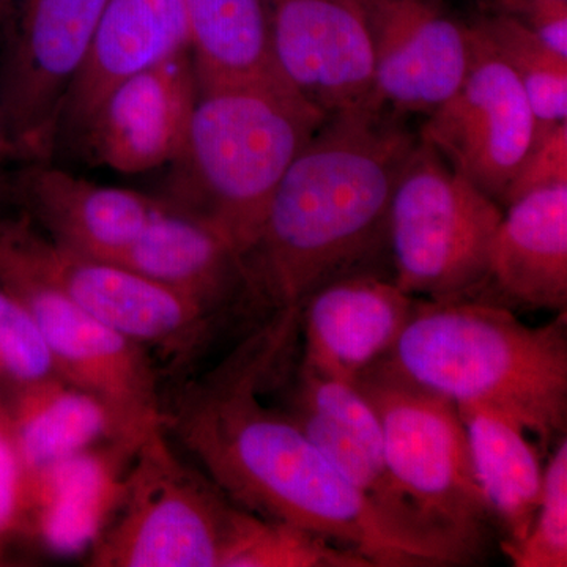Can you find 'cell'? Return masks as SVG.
Returning <instances> with one entry per match:
<instances>
[{"label":"cell","mask_w":567,"mask_h":567,"mask_svg":"<svg viewBox=\"0 0 567 567\" xmlns=\"http://www.w3.org/2000/svg\"><path fill=\"white\" fill-rule=\"evenodd\" d=\"M297 333V309L274 312L213 371L163 401L164 431L241 509L311 529L374 567L439 566L388 524L286 410L264 401Z\"/></svg>","instance_id":"obj_1"},{"label":"cell","mask_w":567,"mask_h":567,"mask_svg":"<svg viewBox=\"0 0 567 567\" xmlns=\"http://www.w3.org/2000/svg\"><path fill=\"white\" fill-rule=\"evenodd\" d=\"M417 142L388 107L324 117L276 186L246 254L251 301L289 311L333 279L377 274L394 185Z\"/></svg>","instance_id":"obj_2"},{"label":"cell","mask_w":567,"mask_h":567,"mask_svg":"<svg viewBox=\"0 0 567 567\" xmlns=\"http://www.w3.org/2000/svg\"><path fill=\"white\" fill-rule=\"evenodd\" d=\"M382 363L461 405L516 417L540 445L566 435L567 311L540 327L486 298H416Z\"/></svg>","instance_id":"obj_3"},{"label":"cell","mask_w":567,"mask_h":567,"mask_svg":"<svg viewBox=\"0 0 567 567\" xmlns=\"http://www.w3.org/2000/svg\"><path fill=\"white\" fill-rule=\"evenodd\" d=\"M323 121L284 82L199 89L159 196L215 227L245 262L276 186Z\"/></svg>","instance_id":"obj_4"},{"label":"cell","mask_w":567,"mask_h":567,"mask_svg":"<svg viewBox=\"0 0 567 567\" xmlns=\"http://www.w3.org/2000/svg\"><path fill=\"white\" fill-rule=\"evenodd\" d=\"M357 385L374 405L388 468L424 527L472 561L492 514L477 484L468 440L454 402L415 385L379 361Z\"/></svg>","instance_id":"obj_5"},{"label":"cell","mask_w":567,"mask_h":567,"mask_svg":"<svg viewBox=\"0 0 567 567\" xmlns=\"http://www.w3.org/2000/svg\"><path fill=\"white\" fill-rule=\"evenodd\" d=\"M240 513L203 470L182 461L162 425L137 446L89 566L223 567Z\"/></svg>","instance_id":"obj_6"},{"label":"cell","mask_w":567,"mask_h":567,"mask_svg":"<svg viewBox=\"0 0 567 567\" xmlns=\"http://www.w3.org/2000/svg\"><path fill=\"white\" fill-rule=\"evenodd\" d=\"M502 218V205L417 142L388 210L391 279L405 293L425 300L480 298Z\"/></svg>","instance_id":"obj_7"},{"label":"cell","mask_w":567,"mask_h":567,"mask_svg":"<svg viewBox=\"0 0 567 567\" xmlns=\"http://www.w3.org/2000/svg\"><path fill=\"white\" fill-rule=\"evenodd\" d=\"M0 284L31 312L58 375L99 395L134 431L163 425L153 354L59 289L22 251L10 216H0Z\"/></svg>","instance_id":"obj_8"},{"label":"cell","mask_w":567,"mask_h":567,"mask_svg":"<svg viewBox=\"0 0 567 567\" xmlns=\"http://www.w3.org/2000/svg\"><path fill=\"white\" fill-rule=\"evenodd\" d=\"M106 0H22L0 29V121L13 159L50 162L63 102Z\"/></svg>","instance_id":"obj_9"},{"label":"cell","mask_w":567,"mask_h":567,"mask_svg":"<svg viewBox=\"0 0 567 567\" xmlns=\"http://www.w3.org/2000/svg\"><path fill=\"white\" fill-rule=\"evenodd\" d=\"M13 226L25 256L74 303L175 368L192 364L223 322L130 268L54 244L24 215L13 218Z\"/></svg>","instance_id":"obj_10"},{"label":"cell","mask_w":567,"mask_h":567,"mask_svg":"<svg viewBox=\"0 0 567 567\" xmlns=\"http://www.w3.org/2000/svg\"><path fill=\"white\" fill-rule=\"evenodd\" d=\"M472 29L473 54L464 81L427 114L417 137L502 205L543 133L514 71Z\"/></svg>","instance_id":"obj_11"},{"label":"cell","mask_w":567,"mask_h":567,"mask_svg":"<svg viewBox=\"0 0 567 567\" xmlns=\"http://www.w3.org/2000/svg\"><path fill=\"white\" fill-rule=\"evenodd\" d=\"M284 357L275 372L286 385L279 406L399 535L427 551L439 566L461 565L462 559L424 527L395 486L388 468L382 424L357 382L324 375L303 363L284 368Z\"/></svg>","instance_id":"obj_12"},{"label":"cell","mask_w":567,"mask_h":567,"mask_svg":"<svg viewBox=\"0 0 567 567\" xmlns=\"http://www.w3.org/2000/svg\"><path fill=\"white\" fill-rule=\"evenodd\" d=\"M279 78L324 117L385 107L360 0H268Z\"/></svg>","instance_id":"obj_13"},{"label":"cell","mask_w":567,"mask_h":567,"mask_svg":"<svg viewBox=\"0 0 567 567\" xmlns=\"http://www.w3.org/2000/svg\"><path fill=\"white\" fill-rule=\"evenodd\" d=\"M374 52L375 91L395 114H431L461 87L473 29L436 0H360Z\"/></svg>","instance_id":"obj_14"},{"label":"cell","mask_w":567,"mask_h":567,"mask_svg":"<svg viewBox=\"0 0 567 567\" xmlns=\"http://www.w3.org/2000/svg\"><path fill=\"white\" fill-rule=\"evenodd\" d=\"M197 96L196 71L185 51L115 85L73 145L123 175L167 167L185 142Z\"/></svg>","instance_id":"obj_15"},{"label":"cell","mask_w":567,"mask_h":567,"mask_svg":"<svg viewBox=\"0 0 567 567\" xmlns=\"http://www.w3.org/2000/svg\"><path fill=\"white\" fill-rule=\"evenodd\" d=\"M9 197L54 244L106 262H115L167 207L162 196L99 185L51 162L24 163L9 178Z\"/></svg>","instance_id":"obj_16"},{"label":"cell","mask_w":567,"mask_h":567,"mask_svg":"<svg viewBox=\"0 0 567 567\" xmlns=\"http://www.w3.org/2000/svg\"><path fill=\"white\" fill-rule=\"evenodd\" d=\"M415 303L393 279L371 271L317 287L297 308L300 363L357 382L393 349Z\"/></svg>","instance_id":"obj_17"},{"label":"cell","mask_w":567,"mask_h":567,"mask_svg":"<svg viewBox=\"0 0 567 567\" xmlns=\"http://www.w3.org/2000/svg\"><path fill=\"white\" fill-rule=\"evenodd\" d=\"M189 51L185 0H106L91 50L63 102L54 151L73 145L122 81Z\"/></svg>","instance_id":"obj_18"},{"label":"cell","mask_w":567,"mask_h":567,"mask_svg":"<svg viewBox=\"0 0 567 567\" xmlns=\"http://www.w3.org/2000/svg\"><path fill=\"white\" fill-rule=\"evenodd\" d=\"M480 298L532 311L567 309V182L506 205Z\"/></svg>","instance_id":"obj_19"},{"label":"cell","mask_w":567,"mask_h":567,"mask_svg":"<svg viewBox=\"0 0 567 567\" xmlns=\"http://www.w3.org/2000/svg\"><path fill=\"white\" fill-rule=\"evenodd\" d=\"M142 440H111L28 475L24 532L54 554L87 551L117 509Z\"/></svg>","instance_id":"obj_20"},{"label":"cell","mask_w":567,"mask_h":567,"mask_svg":"<svg viewBox=\"0 0 567 567\" xmlns=\"http://www.w3.org/2000/svg\"><path fill=\"white\" fill-rule=\"evenodd\" d=\"M112 264L188 298L219 319L251 300L241 254L210 224L169 203Z\"/></svg>","instance_id":"obj_21"},{"label":"cell","mask_w":567,"mask_h":567,"mask_svg":"<svg viewBox=\"0 0 567 567\" xmlns=\"http://www.w3.org/2000/svg\"><path fill=\"white\" fill-rule=\"evenodd\" d=\"M3 409L28 475L104 442L153 431H134L99 395L58 374L11 388Z\"/></svg>","instance_id":"obj_22"},{"label":"cell","mask_w":567,"mask_h":567,"mask_svg":"<svg viewBox=\"0 0 567 567\" xmlns=\"http://www.w3.org/2000/svg\"><path fill=\"white\" fill-rule=\"evenodd\" d=\"M465 425L473 470L492 518L505 539L516 546L535 520L544 466L529 431L516 417L487 405L457 406Z\"/></svg>","instance_id":"obj_23"},{"label":"cell","mask_w":567,"mask_h":567,"mask_svg":"<svg viewBox=\"0 0 567 567\" xmlns=\"http://www.w3.org/2000/svg\"><path fill=\"white\" fill-rule=\"evenodd\" d=\"M185 9L199 89L284 82L271 54L268 0H185Z\"/></svg>","instance_id":"obj_24"},{"label":"cell","mask_w":567,"mask_h":567,"mask_svg":"<svg viewBox=\"0 0 567 567\" xmlns=\"http://www.w3.org/2000/svg\"><path fill=\"white\" fill-rule=\"evenodd\" d=\"M223 567H374L353 548L311 529L241 509Z\"/></svg>","instance_id":"obj_25"},{"label":"cell","mask_w":567,"mask_h":567,"mask_svg":"<svg viewBox=\"0 0 567 567\" xmlns=\"http://www.w3.org/2000/svg\"><path fill=\"white\" fill-rule=\"evenodd\" d=\"M475 28L520 81L540 133L566 123L567 61L544 47L509 13L484 18Z\"/></svg>","instance_id":"obj_26"},{"label":"cell","mask_w":567,"mask_h":567,"mask_svg":"<svg viewBox=\"0 0 567 567\" xmlns=\"http://www.w3.org/2000/svg\"><path fill=\"white\" fill-rule=\"evenodd\" d=\"M503 554L516 567L567 566V439L544 468L543 491L528 536L516 546H503Z\"/></svg>","instance_id":"obj_27"},{"label":"cell","mask_w":567,"mask_h":567,"mask_svg":"<svg viewBox=\"0 0 567 567\" xmlns=\"http://www.w3.org/2000/svg\"><path fill=\"white\" fill-rule=\"evenodd\" d=\"M54 374V360L31 312L0 284V380L13 388Z\"/></svg>","instance_id":"obj_28"},{"label":"cell","mask_w":567,"mask_h":567,"mask_svg":"<svg viewBox=\"0 0 567 567\" xmlns=\"http://www.w3.org/2000/svg\"><path fill=\"white\" fill-rule=\"evenodd\" d=\"M28 495V470L22 464L9 417L0 402V550L10 537L24 532Z\"/></svg>","instance_id":"obj_29"},{"label":"cell","mask_w":567,"mask_h":567,"mask_svg":"<svg viewBox=\"0 0 567 567\" xmlns=\"http://www.w3.org/2000/svg\"><path fill=\"white\" fill-rule=\"evenodd\" d=\"M561 182H567V122L551 126L536 141L527 162L507 189L502 207L532 189Z\"/></svg>","instance_id":"obj_30"},{"label":"cell","mask_w":567,"mask_h":567,"mask_svg":"<svg viewBox=\"0 0 567 567\" xmlns=\"http://www.w3.org/2000/svg\"><path fill=\"white\" fill-rule=\"evenodd\" d=\"M507 13L528 29L544 47L567 61L566 0H507Z\"/></svg>","instance_id":"obj_31"},{"label":"cell","mask_w":567,"mask_h":567,"mask_svg":"<svg viewBox=\"0 0 567 567\" xmlns=\"http://www.w3.org/2000/svg\"><path fill=\"white\" fill-rule=\"evenodd\" d=\"M9 159H13V156H11L9 142L6 140L2 121H0V200H2L3 197H9V177L3 173V166H6Z\"/></svg>","instance_id":"obj_32"},{"label":"cell","mask_w":567,"mask_h":567,"mask_svg":"<svg viewBox=\"0 0 567 567\" xmlns=\"http://www.w3.org/2000/svg\"><path fill=\"white\" fill-rule=\"evenodd\" d=\"M14 9V0H0V29L9 20L11 11Z\"/></svg>","instance_id":"obj_33"}]
</instances>
